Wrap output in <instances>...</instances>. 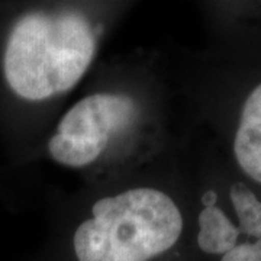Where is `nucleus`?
Instances as JSON below:
<instances>
[{"label": "nucleus", "instance_id": "7ed1b4c3", "mask_svg": "<svg viewBox=\"0 0 261 261\" xmlns=\"http://www.w3.org/2000/svg\"><path fill=\"white\" fill-rule=\"evenodd\" d=\"M137 116L132 97L96 93L77 102L63 116L48 142V152L57 163L84 167L100 157L112 135L128 128Z\"/></svg>", "mask_w": 261, "mask_h": 261}, {"label": "nucleus", "instance_id": "f257e3e1", "mask_svg": "<svg viewBox=\"0 0 261 261\" xmlns=\"http://www.w3.org/2000/svg\"><path fill=\"white\" fill-rule=\"evenodd\" d=\"M94 31L75 12L29 10L9 23L0 47V74L15 97L41 102L70 90L87 71Z\"/></svg>", "mask_w": 261, "mask_h": 261}, {"label": "nucleus", "instance_id": "20e7f679", "mask_svg": "<svg viewBox=\"0 0 261 261\" xmlns=\"http://www.w3.org/2000/svg\"><path fill=\"white\" fill-rule=\"evenodd\" d=\"M233 154L244 173L261 183V83L243 105L233 138Z\"/></svg>", "mask_w": 261, "mask_h": 261}, {"label": "nucleus", "instance_id": "39448f33", "mask_svg": "<svg viewBox=\"0 0 261 261\" xmlns=\"http://www.w3.org/2000/svg\"><path fill=\"white\" fill-rule=\"evenodd\" d=\"M240 229L216 205L205 206L199 214V248L206 254H226L238 244Z\"/></svg>", "mask_w": 261, "mask_h": 261}, {"label": "nucleus", "instance_id": "0eeeda50", "mask_svg": "<svg viewBox=\"0 0 261 261\" xmlns=\"http://www.w3.org/2000/svg\"><path fill=\"white\" fill-rule=\"evenodd\" d=\"M221 261H261V238L254 243L237 244Z\"/></svg>", "mask_w": 261, "mask_h": 261}, {"label": "nucleus", "instance_id": "6e6552de", "mask_svg": "<svg viewBox=\"0 0 261 261\" xmlns=\"http://www.w3.org/2000/svg\"><path fill=\"white\" fill-rule=\"evenodd\" d=\"M203 203L206 206L215 205L216 203V193L215 192H207L205 196H203Z\"/></svg>", "mask_w": 261, "mask_h": 261}, {"label": "nucleus", "instance_id": "f03ea898", "mask_svg": "<svg viewBox=\"0 0 261 261\" xmlns=\"http://www.w3.org/2000/svg\"><path fill=\"white\" fill-rule=\"evenodd\" d=\"M92 215L74 232L79 261H148L170 250L183 231L174 200L151 187L102 197Z\"/></svg>", "mask_w": 261, "mask_h": 261}, {"label": "nucleus", "instance_id": "423d86ee", "mask_svg": "<svg viewBox=\"0 0 261 261\" xmlns=\"http://www.w3.org/2000/svg\"><path fill=\"white\" fill-rule=\"evenodd\" d=\"M229 197L238 218V229L251 238H261V200L247 185L233 183L229 189Z\"/></svg>", "mask_w": 261, "mask_h": 261}]
</instances>
